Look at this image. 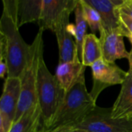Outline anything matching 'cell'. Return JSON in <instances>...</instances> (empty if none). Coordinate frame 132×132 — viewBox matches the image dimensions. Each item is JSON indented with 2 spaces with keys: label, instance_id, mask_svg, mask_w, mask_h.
<instances>
[{
  "label": "cell",
  "instance_id": "9",
  "mask_svg": "<svg viewBox=\"0 0 132 132\" xmlns=\"http://www.w3.org/2000/svg\"><path fill=\"white\" fill-rule=\"evenodd\" d=\"M78 0H43L40 19L38 22L39 30L50 29L53 32L55 26L63 15L69 9L75 10Z\"/></svg>",
  "mask_w": 132,
  "mask_h": 132
},
{
  "label": "cell",
  "instance_id": "24",
  "mask_svg": "<svg viewBox=\"0 0 132 132\" xmlns=\"http://www.w3.org/2000/svg\"><path fill=\"white\" fill-rule=\"evenodd\" d=\"M129 1H130V2H131V5H132V0H129Z\"/></svg>",
  "mask_w": 132,
  "mask_h": 132
},
{
  "label": "cell",
  "instance_id": "23",
  "mask_svg": "<svg viewBox=\"0 0 132 132\" xmlns=\"http://www.w3.org/2000/svg\"><path fill=\"white\" fill-rule=\"evenodd\" d=\"M129 41L131 42V45H132V39H129Z\"/></svg>",
  "mask_w": 132,
  "mask_h": 132
},
{
  "label": "cell",
  "instance_id": "17",
  "mask_svg": "<svg viewBox=\"0 0 132 132\" xmlns=\"http://www.w3.org/2000/svg\"><path fill=\"white\" fill-rule=\"evenodd\" d=\"M75 13V19H76V24H75V40L77 45L79 55H81L82 51V46L84 40L85 36L87 35V22L84 17V12L82 6L80 5V0H78V2L77 4L76 9L74 10Z\"/></svg>",
  "mask_w": 132,
  "mask_h": 132
},
{
  "label": "cell",
  "instance_id": "22",
  "mask_svg": "<svg viewBox=\"0 0 132 132\" xmlns=\"http://www.w3.org/2000/svg\"><path fill=\"white\" fill-rule=\"evenodd\" d=\"M128 63H129V72L132 73V49L131 50V51L129 52V57H128Z\"/></svg>",
  "mask_w": 132,
  "mask_h": 132
},
{
  "label": "cell",
  "instance_id": "8",
  "mask_svg": "<svg viewBox=\"0 0 132 132\" xmlns=\"http://www.w3.org/2000/svg\"><path fill=\"white\" fill-rule=\"evenodd\" d=\"M74 10L69 9L63 15L55 26L53 32L56 34L59 47V63H66L80 60L76 40L73 39L69 24L70 15Z\"/></svg>",
  "mask_w": 132,
  "mask_h": 132
},
{
  "label": "cell",
  "instance_id": "14",
  "mask_svg": "<svg viewBox=\"0 0 132 132\" xmlns=\"http://www.w3.org/2000/svg\"><path fill=\"white\" fill-rule=\"evenodd\" d=\"M42 114L39 104L26 113L16 123L13 124L9 132H45Z\"/></svg>",
  "mask_w": 132,
  "mask_h": 132
},
{
  "label": "cell",
  "instance_id": "2",
  "mask_svg": "<svg viewBox=\"0 0 132 132\" xmlns=\"http://www.w3.org/2000/svg\"><path fill=\"white\" fill-rule=\"evenodd\" d=\"M96 106V102L87 90L84 75L66 94L53 124L45 132L61 128L77 127Z\"/></svg>",
  "mask_w": 132,
  "mask_h": 132
},
{
  "label": "cell",
  "instance_id": "15",
  "mask_svg": "<svg viewBox=\"0 0 132 132\" xmlns=\"http://www.w3.org/2000/svg\"><path fill=\"white\" fill-rule=\"evenodd\" d=\"M81 62L84 67H91L102 58V50L100 38L94 33H88L84 40L81 51Z\"/></svg>",
  "mask_w": 132,
  "mask_h": 132
},
{
  "label": "cell",
  "instance_id": "3",
  "mask_svg": "<svg viewBox=\"0 0 132 132\" xmlns=\"http://www.w3.org/2000/svg\"><path fill=\"white\" fill-rule=\"evenodd\" d=\"M42 30H39L30 45V51L26 64L19 77L21 94L14 123H16L26 113L35 108L38 104L37 77L41 59L43 57V39Z\"/></svg>",
  "mask_w": 132,
  "mask_h": 132
},
{
  "label": "cell",
  "instance_id": "5",
  "mask_svg": "<svg viewBox=\"0 0 132 132\" xmlns=\"http://www.w3.org/2000/svg\"><path fill=\"white\" fill-rule=\"evenodd\" d=\"M76 128L86 132H132V121L114 119L111 108L96 106Z\"/></svg>",
  "mask_w": 132,
  "mask_h": 132
},
{
  "label": "cell",
  "instance_id": "11",
  "mask_svg": "<svg viewBox=\"0 0 132 132\" xmlns=\"http://www.w3.org/2000/svg\"><path fill=\"white\" fill-rule=\"evenodd\" d=\"M94 7L101 17V28L106 32L119 29L118 8L124 0H85Z\"/></svg>",
  "mask_w": 132,
  "mask_h": 132
},
{
  "label": "cell",
  "instance_id": "1",
  "mask_svg": "<svg viewBox=\"0 0 132 132\" xmlns=\"http://www.w3.org/2000/svg\"><path fill=\"white\" fill-rule=\"evenodd\" d=\"M0 19V77H19L30 51L19 32V0H3Z\"/></svg>",
  "mask_w": 132,
  "mask_h": 132
},
{
  "label": "cell",
  "instance_id": "19",
  "mask_svg": "<svg viewBox=\"0 0 132 132\" xmlns=\"http://www.w3.org/2000/svg\"><path fill=\"white\" fill-rule=\"evenodd\" d=\"M118 20H119V28L124 36L128 39H132V18L121 11L118 8Z\"/></svg>",
  "mask_w": 132,
  "mask_h": 132
},
{
  "label": "cell",
  "instance_id": "20",
  "mask_svg": "<svg viewBox=\"0 0 132 132\" xmlns=\"http://www.w3.org/2000/svg\"><path fill=\"white\" fill-rule=\"evenodd\" d=\"M119 9L132 18V5L129 0H124V3L119 7Z\"/></svg>",
  "mask_w": 132,
  "mask_h": 132
},
{
  "label": "cell",
  "instance_id": "7",
  "mask_svg": "<svg viewBox=\"0 0 132 132\" xmlns=\"http://www.w3.org/2000/svg\"><path fill=\"white\" fill-rule=\"evenodd\" d=\"M21 94L19 77H6L0 101V132H9L16 115Z\"/></svg>",
  "mask_w": 132,
  "mask_h": 132
},
{
  "label": "cell",
  "instance_id": "16",
  "mask_svg": "<svg viewBox=\"0 0 132 132\" xmlns=\"http://www.w3.org/2000/svg\"><path fill=\"white\" fill-rule=\"evenodd\" d=\"M43 0H19L18 19L19 27L29 22H39L41 17Z\"/></svg>",
  "mask_w": 132,
  "mask_h": 132
},
{
  "label": "cell",
  "instance_id": "12",
  "mask_svg": "<svg viewBox=\"0 0 132 132\" xmlns=\"http://www.w3.org/2000/svg\"><path fill=\"white\" fill-rule=\"evenodd\" d=\"M111 115L114 119L132 121V73L128 71L121 84L120 93L111 108Z\"/></svg>",
  "mask_w": 132,
  "mask_h": 132
},
{
  "label": "cell",
  "instance_id": "13",
  "mask_svg": "<svg viewBox=\"0 0 132 132\" xmlns=\"http://www.w3.org/2000/svg\"><path fill=\"white\" fill-rule=\"evenodd\" d=\"M85 70L81 60L59 63L55 76L66 94L84 75Z\"/></svg>",
  "mask_w": 132,
  "mask_h": 132
},
{
  "label": "cell",
  "instance_id": "4",
  "mask_svg": "<svg viewBox=\"0 0 132 132\" xmlns=\"http://www.w3.org/2000/svg\"><path fill=\"white\" fill-rule=\"evenodd\" d=\"M65 96L56 76L50 72L43 57L38 71L37 99L46 130L53 124Z\"/></svg>",
  "mask_w": 132,
  "mask_h": 132
},
{
  "label": "cell",
  "instance_id": "18",
  "mask_svg": "<svg viewBox=\"0 0 132 132\" xmlns=\"http://www.w3.org/2000/svg\"><path fill=\"white\" fill-rule=\"evenodd\" d=\"M80 2L87 22L92 31V33L95 34V32L98 30L100 31L101 28V17L99 12L85 0H80Z\"/></svg>",
  "mask_w": 132,
  "mask_h": 132
},
{
  "label": "cell",
  "instance_id": "10",
  "mask_svg": "<svg viewBox=\"0 0 132 132\" xmlns=\"http://www.w3.org/2000/svg\"><path fill=\"white\" fill-rule=\"evenodd\" d=\"M124 37L120 28L109 32L100 29V40L104 60L114 63L117 60L128 59L129 52L126 50Z\"/></svg>",
  "mask_w": 132,
  "mask_h": 132
},
{
  "label": "cell",
  "instance_id": "6",
  "mask_svg": "<svg viewBox=\"0 0 132 132\" xmlns=\"http://www.w3.org/2000/svg\"><path fill=\"white\" fill-rule=\"evenodd\" d=\"M90 67L93 86L90 94L95 102L106 88L122 84L128 74V72L121 69L115 63H110L103 58L96 61Z\"/></svg>",
  "mask_w": 132,
  "mask_h": 132
},
{
  "label": "cell",
  "instance_id": "21",
  "mask_svg": "<svg viewBox=\"0 0 132 132\" xmlns=\"http://www.w3.org/2000/svg\"><path fill=\"white\" fill-rule=\"evenodd\" d=\"M46 132H86L85 131L77 128L76 127H67V128H57L50 131Z\"/></svg>",
  "mask_w": 132,
  "mask_h": 132
}]
</instances>
